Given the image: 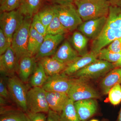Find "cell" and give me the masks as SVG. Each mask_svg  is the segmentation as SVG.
I'll list each match as a JSON object with an SVG mask.
<instances>
[{"label":"cell","mask_w":121,"mask_h":121,"mask_svg":"<svg viewBox=\"0 0 121 121\" xmlns=\"http://www.w3.org/2000/svg\"><path fill=\"white\" fill-rule=\"evenodd\" d=\"M121 38V8L110 5L107 20L99 36L93 40L91 52H99L116 39Z\"/></svg>","instance_id":"6da1fadb"},{"label":"cell","mask_w":121,"mask_h":121,"mask_svg":"<svg viewBox=\"0 0 121 121\" xmlns=\"http://www.w3.org/2000/svg\"><path fill=\"white\" fill-rule=\"evenodd\" d=\"M73 2L83 22L107 17L111 5L108 0H74Z\"/></svg>","instance_id":"7a4b0ae2"},{"label":"cell","mask_w":121,"mask_h":121,"mask_svg":"<svg viewBox=\"0 0 121 121\" xmlns=\"http://www.w3.org/2000/svg\"><path fill=\"white\" fill-rule=\"evenodd\" d=\"M32 19L25 17L23 21L14 33L12 39L11 47L15 52L18 63L23 56L30 55L28 45Z\"/></svg>","instance_id":"3957f363"},{"label":"cell","mask_w":121,"mask_h":121,"mask_svg":"<svg viewBox=\"0 0 121 121\" xmlns=\"http://www.w3.org/2000/svg\"><path fill=\"white\" fill-rule=\"evenodd\" d=\"M53 7L60 23L68 32L73 31L82 23L76 8L72 3L55 5Z\"/></svg>","instance_id":"277c9868"},{"label":"cell","mask_w":121,"mask_h":121,"mask_svg":"<svg viewBox=\"0 0 121 121\" xmlns=\"http://www.w3.org/2000/svg\"><path fill=\"white\" fill-rule=\"evenodd\" d=\"M23 82L13 75L9 76L7 82L10 97L20 110L28 111L27 95L28 90Z\"/></svg>","instance_id":"5b68a950"},{"label":"cell","mask_w":121,"mask_h":121,"mask_svg":"<svg viewBox=\"0 0 121 121\" xmlns=\"http://www.w3.org/2000/svg\"><path fill=\"white\" fill-rule=\"evenodd\" d=\"M46 92L42 87H32L28 91V111L33 113H48L50 109L47 100Z\"/></svg>","instance_id":"8992f818"},{"label":"cell","mask_w":121,"mask_h":121,"mask_svg":"<svg viewBox=\"0 0 121 121\" xmlns=\"http://www.w3.org/2000/svg\"><path fill=\"white\" fill-rule=\"evenodd\" d=\"M113 63L98 59L94 62L77 72L72 76L75 78L94 79L101 77L114 68Z\"/></svg>","instance_id":"52a82bcc"},{"label":"cell","mask_w":121,"mask_h":121,"mask_svg":"<svg viewBox=\"0 0 121 121\" xmlns=\"http://www.w3.org/2000/svg\"><path fill=\"white\" fill-rule=\"evenodd\" d=\"M24 17L18 9L1 12L0 29L12 41L13 35L22 24Z\"/></svg>","instance_id":"ba28073f"},{"label":"cell","mask_w":121,"mask_h":121,"mask_svg":"<svg viewBox=\"0 0 121 121\" xmlns=\"http://www.w3.org/2000/svg\"><path fill=\"white\" fill-rule=\"evenodd\" d=\"M67 95L69 99L74 102L83 99L98 98L99 95L97 91L85 80L74 78Z\"/></svg>","instance_id":"9c48e42d"},{"label":"cell","mask_w":121,"mask_h":121,"mask_svg":"<svg viewBox=\"0 0 121 121\" xmlns=\"http://www.w3.org/2000/svg\"><path fill=\"white\" fill-rule=\"evenodd\" d=\"M74 78H70L62 73L48 76L42 87L46 91L60 92L67 94Z\"/></svg>","instance_id":"30bf717a"},{"label":"cell","mask_w":121,"mask_h":121,"mask_svg":"<svg viewBox=\"0 0 121 121\" xmlns=\"http://www.w3.org/2000/svg\"><path fill=\"white\" fill-rule=\"evenodd\" d=\"M107 17H104L83 22L78 27V30L89 39H97L103 30Z\"/></svg>","instance_id":"8fae6325"},{"label":"cell","mask_w":121,"mask_h":121,"mask_svg":"<svg viewBox=\"0 0 121 121\" xmlns=\"http://www.w3.org/2000/svg\"><path fill=\"white\" fill-rule=\"evenodd\" d=\"M64 38V35H45L42 44L35 55V58L40 59L53 55Z\"/></svg>","instance_id":"7c38bea8"},{"label":"cell","mask_w":121,"mask_h":121,"mask_svg":"<svg viewBox=\"0 0 121 121\" xmlns=\"http://www.w3.org/2000/svg\"><path fill=\"white\" fill-rule=\"evenodd\" d=\"M18 64L16 54L11 46L0 56L1 73L9 76L14 75L17 71Z\"/></svg>","instance_id":"4fadbf2b"},{"label":"cell","mask_w":121,"mask_h":121,"mask_svg":"<svg viewBox=\"0 0 121 121\" xmlns=\"http://www.w3.org/2000/svg\"><path fill=\"white\" fill-rule=\"evenodd\" d=\"M98 59V55L91 51L84 56H78L67 64L66 68L61 73L67 76H72Z\"/></svg>","instance_id":"5bb4252c"},{"label":"cell","mask_w":121,"mask_h":121,"mask_svg":"<svg viewBox=\"0 0 121 121\" xmlns=\"http://www.w3.org/2000/svg\"><path fill=\"white\" fill-rule=\"evenodd\" d=\"M74 105L81 121H86L95 114L97 110V102L94 99L74 102Z\"/></svg>","instance_id":"9a60e30c"},{"label":"cell","mask_w":121,"mask_h":121,"mask_svg":"<svg viewBox=\"0 0 121 121\" xmlns=\"http://www.w3.org/2000/svg\"><path fill=\"white\" fill-rule=\"evenodd\" d=\"M35 58L30 55L22 57L19 62L18 71L19 78L25 83L28 81L35 70L36 64Z\"/></svg>","instance_id":"2e32d148"},{"label":"cell","mask_w":121,"mask_h":121,"mask_svg":"<svg viewBox=\"0 0 121 121\" xmlns=\"http://www.w3.org/2000/svg\"><path fill=\"white\" fill-rule=\"evenodd\" d=\"M79 56L76 51L67 40H65L58 48L52 58L67 65Z\"/></svg>","instance_id":"e0dca14e"},{"label":"cell","mask_w":121,"mask_h":121,"mask_svg":"<svg viewBox=\"0 0 121 121\" xmlns=\"http://www.w3.org/2000/svg\"><path fill=\"white\" fill-rule=\"evenodd\" d=\"M46 98L50 109L60 113L69 99L67 94L46 91Z\"/></svg>","instance_id":"ac0fdd59"},{"label":"cell","mask_w":121,"mask_h":121,"mask_svg":"<svg viewBox=\"0 0 121 121\" xmlns=\"http://www.w3.org/2000/svg\"><path fill=\"white\" fill-rule=\"evenodd\" d=\"M121 83V68H115L108 72L100 83L102 92L108 94L109 91L117 84Z\"/></svg>","instance_id":"d6986e66"},{"label":"cell","mask_w":121,"mask_h":121,"mask_svg":"<svg viewBox=\"0 0 121 121\" xmlns=\"http://www.w3.org/2000/svg\"><path fill=\"white\" fill-rule=\"evenodd\" d=\"M39 62L43 67L48 76L60 73L66 68V65L50 56L40 59Z\"/></svg>","instance_id":"ffe728a7"},{"label":"cell","mask_w":121,"mask_h":121,"mask_svg":"<svg viewBox=\"0 0 121 121\" xmlns=\"http://www.w3.org/2000/svg\"><path fill=\"white\" fill-rule=\"evenodd\" d=\"M89 39L79 31L73 33L71 38V45L78 52L79 56H83L88 53L87 44Z\"/></svg>","instance_id":"44dd1931"},{"label":"cell","mask_w":121,"mask_h":121,"mask_svg":"<svg viewBox=\"0 0 121 121\" xmlns=\"http://www.w3.org/2000/svg\"><path fill=\"white\" fill-rule=\"evenodd\" d=\"M43 0H21L18 9L24 17L32 18L40 10Z\"/></svg>","instance_id":"7402d4cb"},{"label":"cell","mask_w":121,"mask_h":121,"mask_svg":"<svg viewBox=\"0 0 121 121\" xmlns=\"http://www.w3.org/2000/svg\"><path fill=\"white\" fill-rule=\"evenodd\" d=\"M44 39V36L38 33L32 26H31L28 45V52L31 55L33 56L35 55Z\"/></svg>","instance_id":"603a6c76"},{"label":"cell","mask_w":121,"mask_h":121,"mask_svg":"<svg viewBox=\"0 0 121 121\" xmlns=\"http://www.w3.org/2000/svg\"><path fill=\"white\" fill-rule=\"evenodd\" d=\"M48 76L41 64H37L30 78V84L32 87H42L47 80Z\"/></svg>","instance_id":"cb8c5ba5"},{"label":"cell","mask_w":121,"mask_h":121,"mask_svg":"<svg viewBox=\"0 0 121 121\" xmlns=\"http://www.w3.org/2000/svg\"><path fill=\"white\" fill-rule=\"evenodd\" d=\"M0 121H28L25 112L21 110L0 109Z\"/></svg>","instance_id":"d4e9b609"},{"label":"cell","mask_w":121,"mask_h":121,"mask_svg":"<svg viewBox=\"0 0 121 121\" xmlns=\"http://www.w3.org/2000/svg\"><path fill=\"white\" fill-rule=\"evenodd\" d=\"M61 121H81L74 105V102L69 99L60 114Z\"/></svg>","instance_id":"484cf974"},{"label":"cell","mask_w":121,"mask_h":121,"mask_svg":"<svg viewBox=\"0 0 121 121\" xmlns=\"http://www.w3.org/2000/svg\"><path fill=\"white\" fill-rule=\"evenodd\" d=\"M68 32H69L63 26L55 12L53 20L47 27V35H64Z\"/></svg>","instance_id":"4316f807"},{"label":"cell","mask_w":121,"mask_h":121,"mask_svg":"<svg viewBox=\"0 0 121 121\" xmlns=\"http://www.w3.org/2000/svg\"><path fill=\"white\" fill-rule=\"evenodd\" d=\"M36 14L40 21L47 28L53 20L55 15V12L53 6H47L39 10Z\"/></svg>","instance_id":"83f0119b"},{"label":"cell","mask_w":121,"mask_h":121,"mask_svg":"<svg viewBox=\"0 0 121 121\" xmlns=\"http://www.w3.org/2000/svg\"><path fill=\"white\" fill-rule=\"evenodd\" d=\"M121 57V53H115L109 50L108 48H104L99 52L98 58L114 63L117 62Z\"/></svg>","instance_id":"f1b7e54d"},{"label":"cell","mask_w":121,"mask_h":121,"mask_svg":"<svg viewBox=\"0 0 121 121\" xmlns=\"http://www.w3.org/2000/svg\"><path fill=\"white\" fill-rule=\"evenodd\" d=\"M108 98L110 102L114 105H118L121 102V86L117 84L109 91Z\"/></svg>","instance_id":"f546056e"},{"label":"cell","mask_w":121,"mask_h":121,"mask_svg":"<svg viewBox=\"0 0 121 121\" xmlns=\"http://www.w3.org/2000/svg\"><path fill=\"white\" fill-rule=\"evenodd\" d=\"M21 0H0L1 12H9L17 9L19 7Z\"/></svg>","instance_id":"4dcf8cb0"},{"label":"cell","mask_w":121,"mask_h":121,"mask_svg":"<svg viewBox=\"0 0 121 121\" xmlns=\"http://www.w3.org/2000/svg\"><path fill=\"white\" fill-rule=\"evenodd\" d=\"M31 26H32L37 32L43 36L47 35V28L40 21L37 14L32 17Z\"/></svg>","instance_id":"1f68e13d"},{"label":"cell","mask_w":121,"mask_h":121,"mask_svg":"<svg viewBox=\"0 0 121 121\" xmlns=\"http://www.w3.org/2000/svg\"><path fill=\"white\" fill-rule=\"evenodd\" d=\"M12 41L7 37L1 29H0V55L4 53L11 46Z\"/></svg>","instance_id":"d6a6232c"},{"label":"cell","mask_w":121,"mask_h":121,"mask_svg":"<svg viewBox=\"0 0 121 121\" xmlns=\"http://www.w3.org/2000/svg\"><path fill=\"white\" fill-rule=\"evenodd\" d=\"M25 113L28 121H47V115L45 113H33L28 111Z\"/></svg>","instance_id":"836d02e7"},{"label":"cell","mask_w":121,"mask_h":121,"mask_svg":"<svg viewBox=\"0 0 121 121\" xmlns=\"http://www.w3.org/2000/svg\"><path fill=\"white\" fill-rule=\"evenodd\" d=\"M0 97L6 99H8L10 97L7 82H5L2 78H1L0 79Z\"/></svg>","instance_id":"e575fe53"},{"label":"cell","mask_w":121,"mask_h":121,"mask_svg":"<svg viewBox=\"0 0 121 121\" xmlns=\"http://www.w3.org/2000/svg\"><path fill=\"white\" fill-rule=\"evenodd\" d=\"M108 45L109 50L115 53H121V38L116 39Z\"/></svg>","instance_id":"d590c367"},{"label":"cell","mask_w":121,"mask_h":121,"mask_svg":"<svg viewBox=\"0 0 121 121\" xmlns=\"http://www.w3.org/2000/svg\"><path fill=\"white\" fill-rule=\"evenodd\" d=\"M47 121H61L60 114L50 109L48 113Z\"/></svg>","instance_id":"8d00e7d4"},{"label":"cell","mask_w":121,"mask_h":121,"mask_svg":"<svg viewBox=\"0 0 121 121\" xmlns=\"http://www.w3.org/2000/svg\"><path fill=\"white\" fill-rule=\"evenodd\" d=\"M52 1L55 5H61L73 3L74 0H51Z\"/></svg>","instance_id":"74e56055"},{"label":"cell","mask_w":121,"mask_h":121,"mask_svg":"<svg viewBox=\"0 0 121 121\" xmlns=\"http://www.w3.org/2000/svg\"><path fill=\"white\" fill-rule=\"evenodd\" d=\"M111 5L121 8V0H109Z\"/></svg>","instance_id":"f35d334b"},{"label":"cell","mask_w":121,"mask_h":121,"mask_svg":"<svg viewBox=\"0 0 121 121\" xmlns=\"http://www.w3.org/2000/svg\"><path fill=\"white\" fill-rule=\"evenodd\" d=\"M115 68H121V57L119 60L117 62L113 64Z\"/></svg>","instance_id":"ab89813d"},{"label":"cell","mask_w":121,"mask_h":121,"mask_svg":"<svg viewBox=\"0 0 121 121\" xmlns=\"http://www.w3.org/2000/svg\"><path fill=\"white\" fill-rule=\"evenodd\" d=\"M0 105H4L6 103V99L4 98L1 97H0Z\"/></svg>","instance_id":"60d3db41"},{"label":"cell","mask_w":121,"mask_h":121,"mask_svg":"<svg viewBox=\"0 0 121 121\" xmlns=\"http://www.w3.org/2000/svg\"><path fill=\"white\" fill-rule=\"evenodd\" d=\"M117 121H121V107L118 117Z\"/></svg>","instance_id":"b9f144b4"},{"label":"cell","mask_w":121,"mask_h":121,"mask_svg":"<svg viewBox=\"0 0 121 121\" xmlns=\"http://www.w3.org/2000/svg\"><path fill=\"white\" fill-rule=\"evenodd\" d=\"M98 121V120H97V119H92V120H91V121Z\"/></svg>","instance_id":"7bdbcfd3"},{"label":"cell","mask_w":121,"mask_h":121,"mask_svg":"<svg viewBox=\"0 0 121 121\" xmlns=\"http://www.w3.org/2000/svg\"></svg>","instance_id":"ee69618b"}]
</instances>
